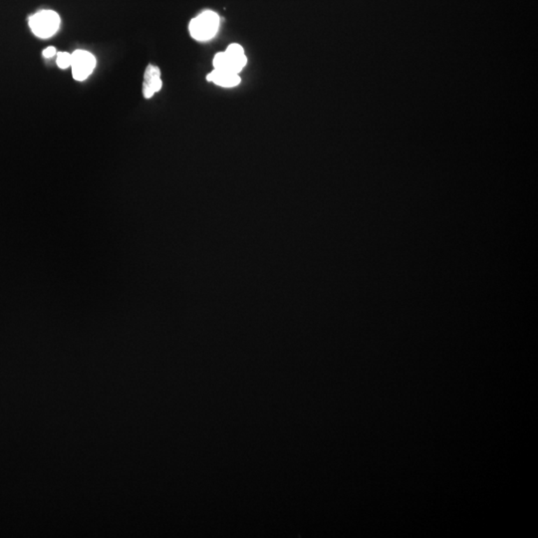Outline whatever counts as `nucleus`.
Returning <instances> with one entry per match:
<instances>
[{"mask_svg": "<svg viewBox=\"0 0 538 538\" xmlns=\"http://www.w3.org/2000/svg\"><path fill=\"white\" fill-rule=\"evenodd\" d=\"M221 18L218 13L211 10H206L190 21L188 30L195 40H211L218 33Z\"/></svg>", "mask_w": 538, "mask_h": 538, "instance_id": "nucleus-1", "label": "nucleus"}, {"mask_svg": "<svg viewBox=\"0 0 538 538\" xmlns=\"http://www.w3.org/2000/svg\"><path fill=\"white\" fill-rule=\"evenodd\" d=\"M248 63L244 49L239 44L232 43L223 52L214 56L213 64L214 69L228 70L239 74Z\"/></svg>", "mask_w": 538, "mask_h": 538, "instance_id": "nucleus-2", "label": "nucleus"}, {"mask_svg": "<svg viewBox=\"0 0 538 538\" xmlns=\"http://www.w3.org/2000/svg\"><path fill=\"white\" fill-rule=\"evenodd\" d=\"M32 32L40 38H49L60 27V16L53 10H41L29 18Z\"/></svg>", "mask_w": 538, "mask_h": 538, "instance_id": "nucleus-3", "label": "nucleus"}, {"mask_svg": "<svg viewBox=\"0 0 538 538\" xmlns=\"http://www.w3.org/2000/svg\"><path fill=\"white\" fill-rule=\"evenodd\" d=\"M71 68L74 79L84 81L94 71L96 59L88 51L76 50L72 53Z\"/></svg>", "mask_w": 538, "mask_h": 538, "instance_id": "nucleus-4", "label": "nucleus"}, {"mask_svg": "<svg viewBox=\"0 0 538 538\" xmlns=\"http://www.w3.org/2000/svg\"><path fill=\"white\" fill-rule=\"evenodd\" d=\"M163 82L160 79V70L159 67L154 65H148L144 74L143 95L146 99H150L156 93L159 92L162 88Z\"/></svg>", "mask_w": 538, "mask_h": 538, "instance_id": "nucleus-5", "label": "nucleus"}, {"mask_svg": "<svg viewBox=\"0 0 538 538\" xmlns=\"http://www.w3.org/2000/svg\"><path fill=\"white\" fill-rule=\"evenodd\" d=\"M207 80L223 88H232L241 83L239 74L223 69H214L207 74Z\"/></svg>", "mask_w": 538, "mask_h": 538, "instance_id": "nucleus-6", "label": "nucleus"}, {"mask_svg": "<svg viewBox=\"0 0 538 538\" xmlns=\"http://www.w3.org/2000/svg\"><path fill=\"white\" fill-rule=\"evenodd\" d=\"M72 55L68 52H57V65L59 68L66 69L71 66Z\"/></svg>", "mask_w": 538, "mask_h": 538, "instance_id": "nucleus-7", "label": "nucleus"}, {"mask_svg": "<svg viewBox=\"0 0 538 538\" xmlns=\"http://www.w3.org/2000/svg\"><path fill=\"white\" fill-rule=\"evenodd\" d=\"M55 54H57V51H56V48L53 47V46H49L45 50H43V56L45 58L53 57Z\"/></svg>", "mask_w": 538, "mask_h": 538, "instance_id": "nucleus-8", "label": "nucleus"}]
</instances>
